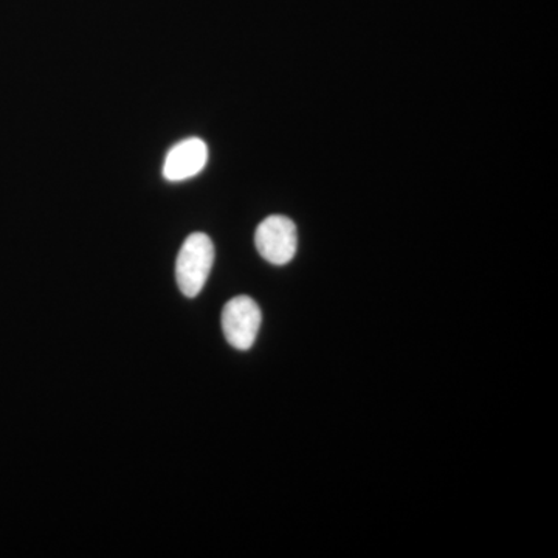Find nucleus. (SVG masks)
I'll return each mask as SVG.
<instances>
[{"instance_id": "7ed1b4c3", "label": "nucleus", "mask_w": 558, "mask_h": 558, "mask_svg": "<svg viewBox=\"0 0 558 558\" xmlns=\"http://www.w3.org/2000/svg\"><path fill=\"white\" fill-rule=\"evenodd\" d=\"M263 314L255 300L241 295L230 300L222 311V330L234 349L248 351L258 337Z\"/></svg>"}, {"instance_id": "f03ea898", "label": "nucleus", "mask_w": 558, "mask_h": 558, "mask_svg": "<svg viewBox=\"0 0 558 558\" xmlns=\"http://www.w3.org/2000/svg\"><path fill=\"white\" fill-rule=\"evenodd\" d=\"M259 255L274 266H286L295 258L299 233L292 219L286 216H269L259 223L255 233Z\"/></svg>"}, {"instance_id": "f257e3e1", "label": "nucleus", "mask_w": 558, "mask_h": 558, "mask_svg": "<svg viewBox=\"0 0 558 558\" xmlns=\"http://www.w3.org/2000/svg\"><path fill=\"white\" fill-rule=\"evenodd\" d=\"M215 264V245L205 233H193L183 242L175 260L180 292L189 299L199 295Z\"/></svg>"}, {"instance_id": "20e7f679", "label": "nucleus", "mask_w": 558, "mask_h": 558, "mask_svg": "<svg viewBox=\"0 0 558 558\" xmlns=\"http://www.w3.org/2000/svg\"><path fill=\"white\" fill-rule=\"evenodd\" d=\"M208 161V146L204 140L191 137L172 146L163 163V178L170 182L194 178Z\"/></svg>"}]
</instances>
